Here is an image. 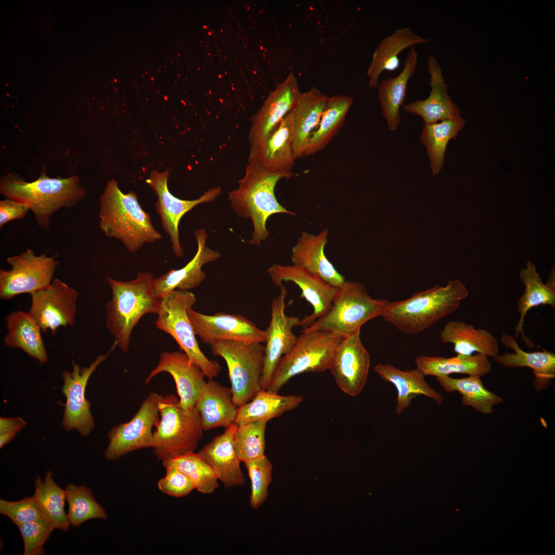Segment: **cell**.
<instances>
[{
    "instance_id": "cell-1",
    "label": "cell",
    "mask_w": 555,
    "mask_h": 555,
    "mask_svg": "<svg viewBox=\"0 0 555 555\" xmlns=\"http://www.w3.org/2000/svg\"><path fill=\"white\" fill-rule=\"evenodd\" d=\"M292 173L269 170L254 157L249 156L245 173L238 181V188L229 193L233 210L240 217L251 219L253 230L249 243L260 246L269 235L266 226L268 218L276 214L295 215L278 201L275 188L282 178H289Z\"/></svg>"
},
{
    "instance_id": "cell-2",
    "label": "cell",
    "mask_w": 555,
    "mask_h": 555,
    "mask_svg": "<svg viewBox=\"0 0 555 555\" xmlns=\"http://www.w3.org/2000/svg\"><path fill=\"white\" fill-rule=\"evenodd\" d=\"M99 219L104 234L119 240L132 252L162 237L150 214L141 208L136 194L123 193L114 179L107 182L101 196Z\"/></svg>"
},
{
    "instance_id": "cell-3",
    "label": "cell",
    "mask_w": 555,
    "mask_h": 555,
    "mask_svg": "<svg viewBox=\"0 0 555 555\" xmlns=\"http://www.w3.org/2000/svg\"><path fill=\"white\" fill-rule=\"evenodd\" d=\"M0 192L7 198L26 205L37 225L44 230L50 226L52 214L62 208H71L86 194L79 177L50 178L45 172L34 181L28 182L16 174L1 177Z\"/></svg>"
},
{
    "instance_id": "cell-4",
    "label": "cell",
    "mask_w": 555,
    "mask_h": 555,
    "mask_svg": "<svg viewBox=\"0 0 555 555\" xmlns=\"http://www.w3.org/2000/svg\"><path fill=\"white\" fill-rule=\"evenodd\" d=\"M468 295L460 280H450L445 286L435 285L406 299L389 301L380 317L403 333L417 334L455 312Z\"/></svg>"
},
{
    "instance_id": "cell-5",
    "label": "cell",
    "mask_w": 555,
    "mask_h": 555,
    "mask_svg": "<svg viewBox=\"0 0 555 555\" xmlns=\"http://www.w3.org/2000/svg\"><path fill=\"white\" fill-rule=\"evenodd\" d=\"M154 279L146 272H139L130 281L107 279L112 298L105 305L106 326L123 353L128 350L132 331L141 318L157 314L159 310L161 299L154 292Z\"/></svg>"
},
{
    "instance_id": "cell-6",
    "label": "cell",
    "mask_w": 555,
    "mask_h": 555,
    "mask_svg": "<svg viewBox=\"0 0 555 555\" xmlns=\"http://www.w3.org/2000/svg\"><path fill=\"white\" fill-rule=\"evenodd\" d=\"M160 419L154 431L152 447L162 462L194 452L202 438L199 413L195 407H182L174 395L162 396L159 403Z\"/></svg>"
},
{
    "instance_id": "cell-7",
    "label": "cell",
    "mask_w": 555,
    "mask_h": 555,
    "mask_svg": "<svg viewBox=\"0 0 555 555\" xmlns=\"http://www.w3.org/2000/svg\"><path fill=\"white\" fill-rule=\"evenodd\" d=\"M388 302L373 298L362 283L346 281L338 288L328 312L303 330H325L343 337L350 336L360 331L367 322L381 316Z\"/></svg>"
},
{
    "instance_id": "cell-8",
    "label": "cell",
    "mask_w": 555,
    "mask_h": 555,
    "mask_svg": "<svg viewBox=\"0 0 555 555\" xmlns=\"http://www.w3.org/2000/svg\"><path fill=\"white\" fill-rule=\"evenodd\" d=\"M301 333L293 348L280 359L267 390L278 393L296 375L330 370L343 337L325 330Z\"/></svg>"
},
{
    "instance_id": "cell-9",
    "label": "cell",
    "mask_w": 555,
    "mask_h": 555,
    "mask_svg": "<svg viewBox=\"0 0 555 555\" xmlns=\"http://www.w3.org/2000/svg\"><path fill=\"white\" fill-rule=\"evenodd\" d=\"M196 301L195 295L188 290L171 291L161 299L155 325L172 337L183 352L211 379L218 375L221 367L218 362L208 359L199 346L188 313Z\"/></svg>"
},
{
    "instance_id": "cell-10",
    "label": "cell",
    "mask_w": 555,
    "mask_h": 555,
    "mask_svg": "<svg viewBox=\"0 0 555 555\" xmlns=\"http://www.w3.org/2000/svg\"><path fill=\"white\" fill-rule=\"evenodd\" d=\"M210 347L213 354L227 364L235 405L249 402L261 390L265 346L262 343L223 341Z\"/></svg>"
},
{
    "instance_id": "cell-11",
    "label": "cell",
    "mask_w": 555,
    "mask_h": 555,
    "mask_svg": "<svg viewBox=\"0 0 555 555\" xmlns=\"http://www.w3.org/2000/svg\"><path fill=\"white\" fill-rule=\"evenodd\" d=\"M9 270L0 269V297L10 300L23 293L31 294L48 286L59 264L56 256L36 255L31 249L6 259Z\"/></svg>"
},
{
    "instance_id": "cell-12",
    "label": "cell",
    "mask_w": 555,
    "mask_h": 555,
    "mask_svg": "<svg viewBox=\"0 0 555 555\" xmlns=\"http://www.w3.org/2000/svg\"><path fill=\"white\" fill-rule=\"evenodd\" d=\"M162 397L150 393L129 421L109 430V443L104 452L107 460H116L134 451L152 447L153 429L159 420V403Z\"/></svg>"
},
{
    "instance_id": "cell-13",
    "label": "cell",
    "mask_w": 555,
    "mask_h": 555,
    "mask_svg": "<svg viewBox=\"0 0 555 555\" xmlns=\"http://www.w3.org/2000/svg\"><path fill=\"white\" fill-rule=\"evenodd\" d=\"M116 346L114 342L105 355H98L87 367L81 368L72 361V371L66 370L62 374L64 382L62 392L66 398L62 425L66 431L75 430L82 437H86L93 430L94 419L90 411V403L85 397L86 387L92 374Z\"/></svg>"
},
{
    "instance_id": "cell-14",
    "label": "cell",
    "mask_w": 555,
    "mask_h": 555,
    "mask_svg": "<svg viewBox=\"0 0 555 555\" xmlns=\"http://www.w3.org/2000/svg\"><path fill=\"white\" fill-rule=\"evenodd\" d=\"M169 176L168 171L162 172L153 171L146 182L157 196L155 207L160 217L162 228L170 237L174 254L180 257L183 255L178 229L181 219L197 205L215 200L220 195L221 188L210 189L195 199L183 200L174 196L169 191L168 187Z\"/></svg>"
},
{
    "instance_id": "cell-15",
    "label": "cell",
    "mask_w": 555,
    "mask_h": 555,
    "mask_svg": "<svg viewBox=\"0 0 555 555\" xmlns=\"http://www.w3.org/2000/svg\"><path fill=\"white\" fill-rule=\"evenodd\" d=\"M280 288V293L272 301L271 319L264 330L266 346L261 380V388L263 390H267L280 359L291 351L298 339L292 330L294 327L299 326L300 319L286 315L285 298L287 291L283 284Z\"/></svg>"
},
{
    "instance_id": "cell-16",
    "label": "cell",
    "mask_w": 555,
    "mask_h": 555,
    "mask_svg": "<svg viewBox=\"0 0 555 555\" xmlns=\"http://www.w3.org/2000/svg\"><path fill=\"white\" fill-rule=\"evenodd\" d=\"M30 295L29 312L42 332L50 330L54 335L60 327L73 325L78 297L76 290L57 278L47 287Z\"/></svg>"
},
{
    "instance_id": "cell-17",
    "label": "cell",
    "mask_w": 555,
    "mask_h": 555,
    "mask_svg": "<svg viewBox=\"0 0 555 555\" xmlns=\"http://www.w3.org/2000/svg\"><path fill=\"white\" fill-rule=\"evenodd\" d=\"M188 313L195 335L210 346L223 341L265 343V331L243 315L224 312L208 315L192 308Z\"/></svg>"
},
{
    "instance_id": "cell-18",
    "label": "cell",
    "mask_w": 555,
    "mask_h": 555,
    "mask_svg": "<svg viewBox=\"0 0 555 555\" xmlns=\"http://www.w3.org/2000/svg\"><path fill=\"white\" fill-rule=\"evenodd\" d=\"M267 272L274 285L280 287L284 282H292L301 289V298L311 304L313 312L300 319L299 326L306 328L326 314L330 308L338 288L318 276L295 265L274 264Z\"/></svg>"
},
{
    "instance_id": "cell-19",
    "label": "cell",
    "mask_w": 555,
    "mask_h": 555,
    "mask_svg": "<svg viewBox=\"0 0 555 555\" xmlns=\"http://www.w3.org/2000/svg\"><path fill=\"white\" fill-rule=\"evenodd\" d=\"M360 331L342 338L330 371L339 387L350 396L358 395L366 384L370 356L360 339Z\"/></svg>"
},
{
    "instance_id": "cell-20",
    "label": "cell",
    "mask_w": 555,
    "mask_h": 555,
    "mask_svg": "<svg viewBox=\"0 0 555 555\" xmlns=\"http://www.w3.org/2000/svg\"><path fill=\"white\" fill-rule=\"evenodd\" d=\"M301 94L297 78L292 72H289L252 117L248 138L250 151L263 141L294 108Z\"/></svg>"
},
{
    "instance_id": "cell-21",
    "label": "cell",
    "mask_w": 555,
    "mask_h": 555,
    "mask_svg": "<svg viewBox=\"0 0 555 555\" xmlns=\"http://www.w3.org/2000/svg\"><path fill=\"white\" fill-rule=\"evenodd\" d=\"M162 372L168 373L172 376L180 405L186 409H193L207 382L205 380L206 376L200 367L192 362L184 352L164 351L161 354L156 367L146 378L145 383H149Z\"/></svg>"
},
{
    "instance_id": "cell-22",
    "label": "cell",
    "mask_w": 555,
    "mask_h": 555,
    "mask_svg": "<svg viewBox=\"0 0 555 555\" xmlns=\"http://www.w3.org/2000/svg\"><path fill=\"white\" fill-rule=\"evenodd\" d=\"M194 235L197 249L192 260L182 268L172 269L154 279V292L159 299L176 289L188 291L198 286L206 276L203 266L220 257L219 252L206 246L208 234L205 229L195 230Z\"/></svg>"
},
{
    "instance_id": "cell-23",
    "label": "cell",
    "mask_w": 555,
    "mask_h": 555,
    "mask_svg": "<svg viewBox=\"0 0 555 555\" xmlns=\"http://www.w3.org/2000/svg\"><path fill=\"white\" fill-rule=\"evenodd\" d=\"M427 67L431 88L429 96L425 99L404 104L403 109L407 113L420 116L425 124L460 117L458 107L448 94L441 67L434 57H429Z\"/></svg>"
},
{
    "instance_id": "cell-24",
    "label": "cell",
    "mask_w": 555,
    "mask_h": 555,
    "mask_svg": "<svg viewBox=\"0 0 555 555\" xmlns=\"http://www.w3.org/2000/svg\"><path fill=\"white\" fill-rule=\"evenodd\" d=\"M237 424L233 422L204 446L198 454L209 465L218 480L225 488L242 486L245 477L240 468L242 462L236 452L234 436Z\"/></svg>"
},
{
    "instance_id": "cell-25",
    "label": "cell",
    "mask_w": 555,
    "mask_h": 555,
    "mask_svg": "<svg viewBox=\"0 0 555 555\" xmlns=\"http://www.w3.org/2000/svg\"><path fill=\"white\" fill-rule=\"evenodd\" d=\"M328 235L327 229L317 235L303 232L292 248L290 258L292 265L304 268L338 288L346 280L325 255L324 248Z\"/></svg>"
},
{
    "instance_id": "cell-26",
    "label": "cell",
    "mask_w": 555,
    "mask_h": 555,
    "mask_svg": "<svg viewBox=\"0 0 555 555\" xmlns=\"http://www.w3.org/2000/svg\"><path fill=\"white\" fill-rule=\"evenodd\" d=\"M293 116L290 112L254 149V157L265 168L274 172L291 173L296 160L292 147Z\"/></svg>"
},
{
    "instance_id": "cell-27",
    "label": "cell",
    "mask_w": 555,
    "mask_h": 555,
    "mask_svg": "<svg viewBox=\"0 0 555 555\" xmlns=\"http://www.w3.org/2000/svg\"><path fill=\"white\" fill-rule=\"evenodd\" d=\"M501 343L506 348L513 350V353L506 351L502 355L493 358L498 364L507 368L528 367L534 374L533 386L537 391L549 387L555 377V354L543 349L542 351L527 352L521 349L514 337L505 332L502 334Z\"/></svg>"
},
{
    "instance_id": "cell-28",
    "label": "cell",
    "mask_w": 555,
    "mask_h": 555,
    "mask_svg": "<svg viewBox=\"0 0 555 555\" xmlns=\"http://www.w3.org/2000/svg\"><path fill=\"white\" fill-rule=\"evenodd\" d=\"M418 58L415 47L410 48L400 73L379 81L376 88L382 115L391 131L397 130L400 124V109L406 97L409 80L416 69Z\"/></svg>"
},
{
    "instance_id": "cell-29",
    "label": "cell",
    "mask_w": 555,
    "mask_h": 555,
    "mask_svg": "<svg viewBox=\"0 0 555 555\" xmlns=\"http://www.w3.org/2000/svg\"><path fill=\"white\" fill-rule=\"evenodd\" d=\"M429 42L428 38L421 36L408 27L397 29L384 38L375 48L367 70L369 89L377 88L382 72L393 71L399 68L398 55L402 51Z\"/></svg>"
},
{
    "instance_id": "cell-30",
    "label": "cell",
    "mask_w": 555,
    "mask_h": 555,
    "mask_svg": "<svg viewBox=\"0 0 555 555\" xmlns=\"http://www.w3.org/2000/svg\"><path fill=\"white\" fill-rule=\"evenodd\" d=\"M519 274L525 289L517 301L520 318L514 327L515 339L516 340L518 335L521 334L527 346L532 348L535 347V345L525 335L523 329L525 318L531 308L539 305H549L554 309V271L551 272L546 284L542 282L535 266L530 261L526 263L525 269H521Z\"/></svg>"
},
{
    "instance_id": "cell-31",
    "label": "cell",
    "mask_w": 555,
    "mask_h": 555,
    "mask_svg": "<svg viewBox=\"0 0 555 555\" xmlns=\"http://www.w3.org/2000/svg\"><path fill=\"white\" fill-rule=\"evenodd\" d=\"M203 431L227 427L236 419L238 407L234 403L230 388L209 379L195 403Z\"/></svg>"
},
{
    "instance_id": "cell-32",
    "label": "cell",
    "mask_w": 555,
    "mask_h": 555,
    "mask_svg": "<svg viewBox=\"0 0 555 555\" xmlns=\"http://www.w3.org/2000/svg\"><path fill=\"white\" fill-rule=\"evenodd\" d=\"M327 97L319 89L311 87L302 92L294 108L292 147L295 159L304 156L309 140L318 127L326 106Z\"/></svg>"
},
{
    "instance_id": "cell-33",
    "label": "cell",
    "mask_w": 555,
    "mask_h": 555,
    "mask_svg": "<svg viewBox=\"0 0 555 555\" xmlns=\"http://www.w3.org/2000/svg\"><path fill=\"white\" fill-rule=\"evenodd\" d=\"M374 372L382 380L392 383L397 390L395 412L400 415L409 408L416 396L423 395L441 405L443 401L441 394L432 388L417 368L401 370L388 363H378L374 367Z\"/></svg>"
},
{
    "instance_id": "cell-34",
    "label": "cell",
    "mask_w": 555,
    "mask_h": 555,
    "mask_svg": "<svg viewBox=\"0 0 555 555\" xmlns=\"http://www.w3.org/2000/svg\"><path fill=\"white\" fill-rule=\"evenodd\" d=\"M443 343H451L457 355H472L474 353L488 357L499 355L497 339L489 331L458 321H451L440 333Z\"/></svg>"
},
{
    "instance_id": "cell-35",
    "label": "cell",
    "mask_w": 555,
    "mask_h": 555,
    "mask_svg": "<svg viewBox=\"0 0 555 555\" xmlns=\"http://www.w3.org/2000/svg\"><path fill=\"white\" fill-rule=\"evenodd\" d=\"M5 321L8 329L4 338L6 346L21 349L41 364L48 361L41 329L29 312H12L5 317Z\"/></svg>"
},
{
    "instance_id": "cell-36",
    "label": "cell",
    "mask_w": 555,
    "mask_h": 555,
    "mask_svg": "<svg viewBox=\"0 0 555 555\" xmlns=\"http://www.w3.org/2000/svg\"><path fill=\"white\" fill-rule=\"evenodd\" d=\"M415 363L416 368L424 376L437 377L457 373L481 377L492 370L488 357L479 353L452 357L420 355L415 358Z\"/></svg>"
},
{
    "instance_id": "cell-37",
    "label": "cell",
    "mask_w": 555,
    "mask_h": 555,
    "mask_svg": "<svg viewBox=\"0 0 555 555\" xmlns=\"http://www.w3.org/2000/svg\"><path fill=\"white\" fill-rule=\"evenodd\" d=\"M303 400L301 395H281L260 390L251 400L238 407L234 422L237 424L254 421L267 423L297 408Z\"/></svg>"
},
{
    "instance_id": "cell-38",
    "label": "cell",
    "mask_w": 555,
    "mask_h": 555,
    "mask_svg": "<svg viewBox=\"0 0 555 555\" xmlns=\"http://www.w3.org/2000/svg\"><path fill=\"white\" fill-rule=\"evenodd\" d=\"M353 103V99L348 96L328 97L319 125L309 140L304 156L321 151L331 141L343 125Z\"/></svg>"
},
{
    "instance_id": "cell-39",
    "label": "cell",
    "mask_w": 555,
    "mask_h": 555,
    "mask_svg": "<svg viewBox=\"0 0 555 555\" xmlns=\"http://www.w3.org/2000/svg\"><path fill=\"white\" fill-rule=\"evenodd\" d=\"M32 496L38 504L43 517L53 529L69 530L70 524L65 511V490L54 482L52 471L46 472L43 481L40 476L35 479Z\"/></svg>"
},
{
    "instance_id": "cell-40",
    "label": "cell",
    "mask_w": 555,
    "mask_h": 555,
    "mask_svg": "<svg viewBox=\"0 0 555 555\" xmlns=\"http://www.w3.org/2000/svg\"><path fill=\"white\" fill-rule=\"evenodd\" d=\"M436 380L447 392H459L462 405L471 406L483 414L492 413L493 408L503 401L502 398L484 386L480 376L478 375L461 378L439 376L436 377Z\"/></svg>"
},
{
    "instance_id": "cell-41",
    "label": "cell",
    "mask_w": 555,
    "mask_h": 555,
    "mask_svg": "<svg viewBox=\"0 0 555 555\" xmlns=\"http://www.w3.org/2000/svg\"><path fill=\"white\" fill-rule=\"evenodd\" d=\"M465 123V120L459 117L423 125L420 142L426 148L433 176L441 171L448 143L457 137Z\"/></svg>"
},
{
    "instance_id": "cell-42",
    "label": "cell",
    "mask_w": 555,
    "mask_h": 555,
    "mask_svg": "<svg viewBox=\"0 0 555 555\" xmlns=\"http://www.w3.org/2000/svg\"><path fill=\"white\" fill-rule=\"evenodd\" d=\"M164 468H176L184 473L192 482L195 489L209 494L219 487L218 479L209 465L194 452L162 461Z\"/></svg>"
},
{
    "instance_id": "cell-43",
    "label": "cell",
    "mask_w": 555,
    "mask_h": 555,
    "mask_svg": "<svg viewBox=\"0 0 555 555\" xmlns=\"http://www.w3.org/2000/svg\"><path fill=\"white\" fill-rule=\"evenodd\" d=\"M65 490L68 505L67 516L73 527H79L91 519H107L106 510L96 501L89 488L85 486L69 484Z\"/></svg>"
},
{
    "instance_id": "cell-44",
    "label": "cell",
    "mask_w": 555,
    "mask_h": 555,
    "mask_svg": "<svg viewBox=\"0 0 555 555\" xmlns=\"http://www.w3.org/2000/svg\"><path fill=\"white\" fill-rule=\"evenodd\" d=\"M266 423L254 421L237 424L234 443L241 461L245 462L265 455Z\"/></svg>"
},
{
    "instance_id": "cell-45",
    "label": "cell",
    "mask_w": 555,
    "mask_h": 555,
    "mask_svg": "<svg viewBox=\"0 0 555 555\" xmlns=\"http://www.w3.org/2000/svg\"><path fill=\"white\" fill-rule=\"evenodd\" d=\"M251 481L250 505L257 509L268 496V488L272 481V465L265 455L244 462Z\"/></svg>"
},
{
    "instance_id": "cell-46",
    "label": "cell",
    "mask_w": 555,
    "mask_h": 555,
    "mask_svg": "<svg viewBox=\"0 0 555 555\" xmlns=\"http://www.w3.org/2000/svg\"><path fill=\"white\" fill-rule=\"evenodd\" d=\"M24 544V555H42L44 545L54 530L43 517L18 526Z\"/></svg>"
},
{
    "instance_id": "cell-47",
    "label": "cell",
    "mask_w": 555,
    "mask_h": 555,
    "mask_svg": "<svg viewBox=\"0 0 555 555\" xmlns=\"http://www.w3.org/2000/svg\"><path fill=\"white\" fill-rule=\"evenodd\" d=\"M0 513L8 517L17 527L43 517L41 509L33 496L17 501L0 499Z\"/></svg>"
},
{
    "instance_id": "cell-48",
    "label": "cell",
    "mask_w": 555,
    "mask_h": 555,
    "mask_svg": "<svg viewBox=\"0 0 555 555\" xmlns=\"http://www.w3.org/2000/svg\"><path fill=\"white\" fill-rule=\"evenodd\" d=\"M165 469V475L157 483V487L161 492L179 498L187 496L195 489L191 480L182 471L171 467Z\"/></svg>"
},
{
    "instance_id": "cell-49",
    "label": "cell",
    "mask_w": 555,
    "mask_h": 555,
    "mask_svg": "<svg viewBox=\"0 0 555 555\" xmlns=\"http://www.w3.org/2000/svg\"><path fill=\"white\" fill-rule=\"evenodd\" d=\"M29 210V208L26 205L14 199L7 198L1 200V229L10 221L23 218Z\"/></svg>"
},
{
    "instance_id": "cell-50",
    "label": "cell",
    "mask_w": 555,
    "mask_h": 555,
    "mask_svg": "<svg viewBox=\"0 0 555 555\" xmlns=\"http://www.w3.org/2000/svg\"><path fill=\"white\" fill-rule=\"evenodd\" d=\"M26 422L19 417L0 418V434H11L15 435L26 426Z\"/></svg>"
},
{
    "instance_id": "cell-51",
    "label": "cell",
    "mask_w": 555,
    "mask_h": 555,
    "mask_svg": "<svg viewBox=\"0 0 555 555\" xmlns=\"http://www.w3.org/2000/svg\"><path fill=\"white\" fill-rule=\"evenodd\" d=\"M15 435L11 434H0V448L2 449L6 445L11 441L14 437Z\"/></svg>"
}]
</instances>
